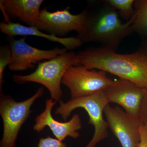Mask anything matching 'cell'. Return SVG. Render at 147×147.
Instances as JSON below:
<instances>
[{
  "mask_svg": "<svg viewBox=\"0 0 147 147\" xmlns=\"http://www.w3.org/2000/svg\"><path fill=\"white\" fill-rule=\"evenodd\" d=\"M76 65L109 72L147 89V57L142 49L120 54L100 47H89L76 54Z\"/></svg>",
  "mask_w": 147,
  "mask_h": 147,
  "instance_id": "6da1fadb",
  "label": "cell"
},
{
  "mask_svg": "<svg viewBox=\"0 0 147 147\" xmlns=\"http://www.w3.org/2000/svg\"><path fill=\"white\" fill-rule=\"evenodd\" d=\"M132 21L133 18L122 24L117 11L104 4L101 8L89 11L84 29L76 37L83 43L97 42L101 47L116 52L123 38L133 32Z\"/></svg>",
  "mask_w": 147,
  "mask_h": 147,
  "instance_id": "7a4b0ae2",
  "label": "cell"
},
{
  "mask_svg": "<svg viewBox=\"0 0 147 147\" xmlns=\"http://www.w3.org/2000/svg\"><path fill=\"white\" fill-rule=\"evenodd\" d=\"M75 52H67L54 59L38 64L36 70L26 75H13V81L18 84L34 82L41 84L50 92L52 99L56 102L61 100L62 80L70 67L76 65Z\"/></svg>",
  "mask_w": 147,
  "mask_h": 147,
  "instance_id": "3957f363",
  "label": "cell"
},
{
  "mask_svg": "<svg viewBox=\"0 0 147 147\" xmlns=\"http://www.w3.org/2000/svg\"><path fill=\"white\" fill-rule=\"evenodd\" d=\"M108 104L104 90L101 91L88 96L71 98L66 102L61 100L55 113L60 115L65 121L75 109L82 108L86 110L89 117L88 123L94 126V132L91 140L85 147H95L108 137L109 127L107 121L103 118V114Z\"/></svg>",
  "mask_w": 147,
  "mask_h": 147,
  "instance_id": "277c9868",
  "label": "cell"
},
{
  "mask_svg": "<svg viewBox=\"0 0 147 147\" xmlns=\"http://www.w3.org/2000/svg\"><path fill=\"white\" fill-rule=\"evenodd\" d=\"M43 94V88L41 87L33 96L21 102H16L9 96L1 94L0 115L3 131L0 147H15L19 130L31 113L32 105Z\"/></svg>",
  "mask_w": 147,
  "mask_h": 147,
  "instance_id": "5b68a950",
  "label": "cell"
},
{
  "mask_svg": "<svg viewBox=\"0 0 147 147\" xmlns=\"http://www.w3.org/2000/svg\"><path fill=\"white\" fill-rule=\"evenodd\" d=\"M106 73L83 65H72L65 71L61 84L69 89L71 98L85 97L104 90L113 84L114 81Z\"/></svg>",
  "mask_w": 147,
  "mask_h": 147,
  "instance_id": "8992f818",
  "label": "cell"
},
{
  "mask_svg": "<svg viewBox=\"0 0 147 147\" xmlns=\"http://www.w3.org/2000/svg\"><path fill=\"white\" fill-rule=\"evenodd\" d=\"M89 15L87 9L77 14L71 13L69 7L54 12L47 7L40 10L39 18L35 27L40 30L63 38L73 31L78 34L84 29Z\"/></svg>",
  "mask_w": 147,
  "mask_h": 147,
  "instance_id": "52a82bcc",
  "label": "cell"
},
{
  "mask_svg": "<svg viewBox=\"0 0 147 147\" xmlns=\"http://www.w3.org/2000/svg\"><path fill=\"white\" fill-rule=\"evenodd\" d=\"M26 38L25 36L19 40L7 38L12 52V61L8 66L11 71H23L34 68L36 64L54 59L68 50L65 47H58L50 50H40L27 43Z\"/></svg>",
  "mask_w": 147,
  "mask_h": 147,
  "instance_id": "ba28073f",
  "label": "cell"
},
{
  "mask_svg": "<svg viewBox=\"0 0 147 147\" xmlns=\"http://www.w3.org/2000/svg\"><path fill=\"white\" fill-rule=\"evenodd\" d=\"M108 127L118 139L122 147H139V119L129 115L120 107L109 104L104 110Z\"/></svg>",
  "mask_w": 147,
  "mask_h": 147,
  "instance_id": "9c48e42d",
  "label": "cell"
},
{
  "mask_svg": "<svg viewBox=\"0 0 147 147\" xmlns=\"http://www.w3.org/2000/svg\"><path fill=\"white\" fill-rule=\"evenodd\" d=\"M108 103L120 105L125 112L139 119L144 95V89L128 80L120 79L104 90Z\"/></svg>",
  "mask_w": 147,
  "mask_h": 147,
  "instance_id": "30bf717a",
  "label": "cell"
},
{
  "mask_svg": "<svg viewBox=\"0 0 147 147\" xmlns=\"http://www.w3.org/2000/svg\"><path fill=\"white\" fill-rule=\"evenodd\" d=\"M53 100L52 98L46 100L45 110L37 116L35 119L34 130L40 132L46 127H48L56 139L61 142L67 137L77 139L80 137L78 131L82 127L80 116L79 114H74L70 120L65 122H60L56 120L52 116V111L57 102Z\"/></svg>",
  "mask_w": 147,
  "mask_h": 147,
  "instance_id": "8fae6325",
  "label": "cell"
},
{
  "mask_svg": "<svg viewBox=\"0 0 147 147\" xmlns=\"http://www.w3.org/2000/svg\"><path fill=\"white\" fill-rule=\"evenodd\" d=\"M43 0H1L0 7L9 18L18 19L29 27L35 26Z\"/></svg>",
  "mask_w": 147,
  "mask_h": 147,
  "instance_id": "7c38bea8",
  "label": "cell"
},
{
  "mask_svg": "<svg viewBox=\"0 0 147 147\" xmlns=\"http://www.w3.org/2000/svg\"><path fill=\"white\" fill-rule=\"evenodd\" d=\"M0 30L2 33L8 37H13L16 36H33L41 37L45 39L60 43L67 50H73L78 48L83 44L77 37L61 38L54 35L47 34L41 31L36 27L26 26L19 23L10 22L0 23Z\"/></svg>",
  "mask_w": 147,
  "mask_h": 147,
  "instance_id": "4fadbf2b",
  "label": "cell"
},
{
  "mask_svg": "<svg viewBox=\"0 0 147 147\" xmlns=\"http://www.w3.org/2000/svg\"><path fill=\"white\" fill-rule=\"evenodd\" d=\"M135 14L133 17L131 28L142 37L147 39V0H135L134 4Z\"/></svg>",
  "mask_w": 147,
  "mask_h": 147,
  "instance_id": "5bb4252c",
  "label": "cell"
},
{
  "mask_svg": "<svg viewBox=\"0 0 147 147\" xmlns=\"http://www.w3.org/2000/svg\"><path fill=\"white\" fill-rule=\"evenodd\" d=\"M135 0H104L103 3L118 11L121 17L127 21L133 18L135 14L133 7Z\"/></svg>",
  "mask_w": 147,
  "mask_h": 147,
  "instance_id": "9a60e30c",
  "label": "cell"
},
{
  "mask_svg": "<svg viewBox=\"0 0 147 147\" xmlns=\"http://www.w3.org/2000/svg\"><path fill=\"white\" fill-rule=\"evenodd\" d=\"M12 52L10 45H3L0 47V91L2 94L4 82V71L6 67L10 64L12 61Z\"/></svg>",
  "mask_w": 147,
  "mask_h": 147,
  "instance_id": "2e32d148",
  "label": "cell"
},
{
  "mask_svg": "<svg viewBox=\"0 0 147 147\" xmlns=\"http://www.w3.org/2000/svg\"><path fill=\"white\" fill-rule=\"evenodd\" d=\"M37 147H67L65 144L58 140L48 136L46 138L39 139Z\"/></svg>",
  "mask_w": 147,
  "mask_h": 147,
  "instance_id": "e0dca14e",
  "label": "cell"
},
{
  "mask_svg": "<svg viewBox=\"0 0 147 147\" xmlns=\"http://www.w3.org/2000/svg\"><path fill=\"white\" fill-rule=\"evenodd\" d=\"M139 120L140 124L147 126V89H144V95Z\"/></svg>",
  "mask_w": 147,
  "mask_h": 147,
  "instance_id": "ac0fdd59",
  "label": "cell"
},
{
  "mask_svg": "<svg viewBox=\"0 0 147 147\" xmlns=\"http://www.w3.org/2000/svg\"><path fill=\"white\" fill-rule=\"evenodd\" d=\"M139 131L141 138L139 147H147V126L140 124Z\"/></svg>",
  "mask_w": 147,
  "mask_h": 147,
  "instance_id": "d6986e66",
  "label": "cell"
},
{
  "mask_svg": "<svg viewBox=\"0 0 147 147\" xmlns=\"http://www.w3.org/2000/svg\"><path fill=\"white\" fill-rule=\"evenodd\" d=\"M141 49L147 57V39L143 40V47Z\"/></svg>",
  "mask_w": 147,
  "mask_h": 147,
  "instance_id": "ffe728a7",
  "label": "cell"
}]
</instances>
